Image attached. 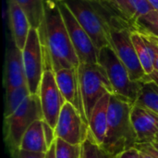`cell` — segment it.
Listing matches in <instances>:
<instances>
[{
  "instance_id": "obj_4",
  "label": "cell",
  "mask_w": 158,
  "mask_h": 158,
  "mask_svg": "<svg viewBox=\"0 0 158 158\" xmlns=\"http://www.w3.org/2000/svg\"><path fill=\"white\" fill-rule=\"evenodd\" d=\"M40 119H44V115L38 94H31L13 114L5 118V139L10 153L19 149L25 131Z\"/></svg>"
},
{
  "instance_id": "obj_29",
  "label": "cell",
  "mask_w": 158,
  "mask_h": 158,
  "mask_svg": "<svg viewBox=\"0 0 158 158\" xmlns=\"http://www.w3.org/2000/svg\"><path fill=\"white\" fill-rule=\"evenodd\" d=\"M139 151L146 152L156 158H158V142L154 141L151 143H137L135 146Z\"/></svg>"
},
{
  "instance_id": "obj_2",
  "label": "cell",
  "mask_w": 158,
  "mask_h": 158,
  "mask_svg": "<svg viewBox=\"0 0 158 158\" xmlns=\"http://www.w3.org/2000/svg\"><path fill=\"white\" fill-rule=\"evenodd\" d=\"M134 103L115 94L111 95L108 122L103 147L118 156L138 143L137 135L131 121V109Z\"/></svg>"
},
{
  "instance_id": "obj_12",
  "label": "cell",
  "mask_w": 158,
  "mask_h": 158,
  "mask_svg": "<svg viewBox=\"0 0 158 158\" xmlns=\"http://www.w3.org/2000/svg\"><path fill=\"white\" fill-rule=\"evenodd\" d=\"M26 84L27 81L22 59V52L17 47L14 41L10 38L6 48L4 68V86L6 93Z\"/></svg>"
},
{
  "instance_id": "obj_36",
  "label": "cell",
  "mask_w": 158,
  "mask_h": 158,
  "mask_svg": "<svg viewBox=\"0 0 158 158\" xmlns=\"http://www.w3.org/2000/svg\"><path fill=\"white\" fill-rule=\"evenodd\" d=\"M90 1H102V2H108V3H110V4H112V5H113L112 0H90Z\"/></svg>"
},
{
  "instance_id": "obj_16",
  "label": "cell",
  "mask_w": 158,
  "mask_h": 158,
  "mask_svg": "<svg viewBox=\"0 0 158 158\" xmlns=\"http://www.w3.org/2000/svg\"><path fill=\"white\" fill-rule=\"evenodd\" d=\"M112 94L104 95L94 106L89 118V134L100 145L106 139L108 122V109Z\"/></svg>"
},
{
  "instance_id": "obj_33",
  "label": "cell",
  "mask_w": 158,
  "mask_h": 158,
  "mask_svg": "<svg viewBox=\"0 0 158 158\" xmlns=\"http://www.w3.org/2000/svg\"><path fill=\"white\" fill-rule=\"evenodd\" d=\"M45 158H56V155H55V143H53V145L48 149Z\"/></svg>"
},
{
  "instance_id": "obj_39",
  "label": "cell",
  "mask_w": 158,
  "mask_h": 158,
  "mask_svg": "<svg viewBox=\"0 0 158 158\" xmlns=\"http://www.w3.org/2000/svg\"><path fill=\"white\" fill-rule=\"evenodd\" d=\"M155 141H157V142H158V135L156 136V140H155Z\"/></svg>"
},
{
  "instance_id": "obj_8",
  "label": "cell",
  "mask_w": 158,
  "mask_h": 158,
  "mask_svg": "<svg viewBox=\"0 0 158 158\" xmlns=\"http://www.w3.org/2000/svg\"><path fill=\"white\" fill-rule=\"evenodd\" d=\"M21 52L27 85L31 94H38L45 70L44 50L38 29L31 28L27 42Z\"/></svg>"
},
{
  "instance_id": "obj_9",
  "label": "cell",
  "mask_w": 158,
  "mask_h": 158,
  "mask_svg": "<svg viewBox=\"0 0 158 158\" xmlns=\"http://www.w3.org/2000/svg\"><path fill=\"white\" fill-rule=\"evenodd\" d=\"M59 8L69 31L72 45L81 64H96L98 62V49L92 39L81 26L69 8L62 2H58Z\"/></svg>"
},
{
  "instance_id": "obj_5",
  "label": "cell",
  "mask_w": 158,
  "mask_h": 158,
  "mask_svg": "<svg viewBox=\"0 0 158 158\" xmlns=\"http://www.w3.org/2000/svg\"><path fill=\"white\" fill-rule=\"evenodd\" d=\"M62 2L69 8L88 33L98 51L104 46L110 45L108 20L94 6L90 0H64Z\"/></svg>"
},
{
  "instance_id": "obj_10",
  "label": "cell",
  "mask_w": 158,
  "mask_h": 158,
  "mask_svg": "<svg viewBox=\"0 0 158 158\" xmlns=\"http://www.w3.org/2000/svg\"><path fill=\"white\" fill-rule=\"evenodd\" d=\"M56 136L71 144L81 145L89 135L88 122L69 103L64 105L56 128Z\"/></svg>"
},
{
  "instance_id": "obj_23",
  "label": "cell",
  "mask_w": 158,
  "mask_h": 158,
  "mask_svg": "<svg viewBox=\"0 0 158 158\" xmlns=\"http://www.w3.org/2000/svg\"><path fill=\"white\" fill-rule=\"evenodd\" d=\"M56 158H81V145L71 144L60 138L55 142Z\"/></svg>"
},
{
  "instance_id": "obj_25",
  "label": "cell",
  "mask_w": 158,
  "mask_h": 158,
  "mask_svg": "<svg viewBox=\"0 0 158 158\" xmlns=\"http://www.w3.org/2000/svg\"><path fill=\"white\" fill-rule=\"evenodd\" d=\"M129 2L133 11V22L139 18L155 10L147 0H129Z\"/></svg>"
},
{
  "instance_id": "obj_19",
  "label": "cell",
  "mask_w": 158,
  "mask_h": 158,
  "mask_svg": "<svg viewBox=\"0 0 158 158\" xmlns=\"http://www.w3.org/2000/svg\"><path fill=\"white\" fill-rule=\"evenodd\" d=\"M142 81V88L135 103L146 106L158 114V86L147 76Z\"/></svg>"
},
{
  "instance_id": "obj_35",
  "label": "cell",
  "mask_w": 158,
  "mask_h": 158,
  "mask_svg": "<svg viewBox=\"0 0 158 158\" xmlns=\"http://www.w3.org/2000/svg\"><path fill=\"white\" fill-rule=\"evenodd\" d=\"M155 10H158V0H147Z\"/></svg>"
},
{
  "instance_id": "obj_7",
  "label": "cell",
  "mask_w": 158,
  "mask_h": 158,
  "mask_svg": "<svg viewBox=\"0 0 158 158\" xmlns=\"http://www.w3.org/2000/svg\"><path fill=\"white\" fill-rule=\"evenodd\" d=\"M131 31L127 27L110 26V45L128 69L131 79L133 81H141L147 75L139 60L132 43Z\"/></svg>"
},
{
  "instance_id": "obj_32",
  "label": "cell",
  "mask_w": 158,
  "mask_h": 158,
  "mask_svg": "<svg viewBox=\"0 0 158 158\" xmlns=\"http://www.w3.org/2000/svg\"><path fill=\"white\" fill-rule=\"evenodd\" d=\"M147 78H148L150 81H154V82L158 86V71L154 70L151 74L147 75Z\"/></svg>"
},
{
  "instance_id": "obj_34",
  "label": "cell",
  "mask_w": 158,
  "mask_h": 158,
  "mask_svg": "<svg viewBox=\"0 0 158 158\" xmlns=\"http://www.w3.org/2000/svg\"><path fill=\"white\" fill-rule=\"evenodd\" d=\"M140 152V157L141 158H156L154 156L146 153V152H143V151H139Z\"/></svg>"
},
{
  "instance_id": "obj_15",
  "label": "cell",
  "mask_w": 158,
  "mask_h": 158,
  "mask_svg": "<svg viewBox=\"0 0 158 158\" xmlns=\"http://www.w3.org/2000/svg\"><path fill=\"white\" fill-rule=\"evenodd\" d=\"M7 17L11 39L22 51L31 28L30 20L16 0H7Z\"/></svg>"
},
{
  "instance_id": "obj_26",
  "label": "cell",
  "mask_w": 158,
  "mask_h": 158,
  "mask_svg": "<svg viewBox=\"0 0 158 158\" xmlns=\"http://www.w3.org/2000/svg\"><path fill=\"white\" fill-rule=\"evenodd\" d=\"M145 43L146 45L149 48V51L151 53L152 56V59H153V65H154V69L156 71H158V44L156 42V40L154 39V37L147 32H141Z\"/></svg>"
},
{
  "instance_id": "obj_17",
  "label": "cell",
  "mask_w": 158,
  "mask_h": 158,
  "mask_svg": "<svg viewBox=\"0 0 158 158\" xmlns=\"http://www.w3.org/2000/svg\"><path fill=\"white\" fill-rule=\"evenodd\" d=\"M19 149L33 153H47L48 147L44 139L43 119L33 122L25 131Z\"/></svg>"
},
{
  "instance_id": "obj_3",
  "label": "cell",
  "mask_w": 158,
  "mask_h": 158,
  "mask_svg": "<svg viewBox=\"0 0 158 158\" xmlns=\"http://www.w3.org/2000/svg\"><path fill=\"white\" fill-rule=\"evenodd\" d=\"M97 63L105 69L114 94L135 104L141 92L142 81H133L131 79L128 69L111 45L104 46L98 51Z\"/></svg>"
},
{
  "instance_id": "obj_11",
  "label": "cell",
  "mask_w": 158,
  "mask_h": 158,
  "mask_svg": "<svg viewBox=\"0 0 158 158\" xmlns=\"http://www.w3.org/2000/svg\"><path fill=\"white\" fill-rule=\"evenodd\" d=\"M38 95L40 97L44 119L55 129L66 100L57 86L53 70H44Z\"/></svg>"
},
{
  "instance_id": "obj_31",
  "label": "cell",
  "mask_w": 158,
  "mask_h": 158,
  "mask_svg": "<svg viewBox=\"0 0 158 158\" xmlns=\"http://www.w3.org/2000/svg\"><path fill=\"white\" fill-rule=\"evenodd\" d=\"M117 158H141L140 157V152L136 147L128 149L124 151L123 153L119 154Z\"/></svg>"
},
{
  "instance_id": "obj_40",
  "label": "cell",
  "mask_w": 158,
  "mask_h": 158,
  "mask_svg": "<svg viewBox=\"0 0 158 158\" xmlns=\"http://www.w3.org/2000/svg\"><path fill=\"white\" fill-rule=\"evenodd\" d=\"M55 1H57V2H60V1H64V0H55Z\"/></svg>"
},
{
  "instance_id": "obj_6",
  "label": "cell",
  "mask_w": 158,
  "mask_h": 158,
  "mask_svg": "<svg viewBox=\"0 0 158 158\" xmlns=\"http://www.w3.org/2000/svg\"><path fill=\"white\" fill-rule=\"evenodd\" d=\"M79 82L83 107L89 122L90 116L97 102L107 94H114L113 87L105 69L98 63L80 64Z\"/></svg>"
},
{
  "instance_id": "obj_37",
  "label": "cell",
  "mask_w": 158,
  "mask_h": 158,
  "mask_svg": "<svg viewBox=\"0 0 158 158\" xmlns=\"http://www.w3.org/2000/svg\"><path fill=\"white\" fill-rule=\"evenodd\" d=\"M147 33H148V32H147ZM150 34H151V33H150ZM151 35H152V36L154 37V39L156 40V42L157 43V44H158V37H157V36H156V35H153V34H151Z\"/></svg>"
},
{
  "instance_id": "obj_27",
  "label": "cell",
  "mask_w": 158,
  "mask_h": 158,
  "mask_svg": "<svg viewBox=\"0 0 158 158\" xmlns=\"http://www.w3.org/2000/svg\"><path fill=\"white\" fill-rule=\"evenodd\" d=\"M115 7L119 10V12L126 17V19L133 20V11L130 5L129 0H112Z\"/></svg>"
},
{
  "instance_id": "obj_21",
  "label": "cell",
  "mask_w": 158,
  "mask_h": 158,
  "mask_svg": "<svg viewBox=\"0 0 158 158\" xmlns=\"http://www.w3.org/2000/svg\"><path fill=\"white\" fill-rule=\"evenodd\" d=\"M30 95H31V92L27 84L6 93L5 118L13 114L19 107V106L25 101V99Z\"/></svg>"
},
{
  "instance_id": "obj_38",
  "label": "cell",
  "mask_w": 158,
  "mask_h": 158,
  "mask_svg": "<svg viewBox=\"0 0 158 158\" xmlns=\"http://www.w3.org/2000/svg\"><path fill=\"white\" fill-rule=\"evenodd\" d=\"M151 34H152V33H151ZM153 35H156V36H157L158 37V32H156V33H154Z\"/></svg>"
},
{
  "instance_id": "obj_30",
  "label": "cell",
  "mask_w": 158,
  "mask_h": 158,
  "mask_svg": "<svg viewBox=\"0 0 158 158\" xmlns=\"http://www.w3.org/2000/svg\"><path fill=\"white\" fill-rule=\"evenodd\" d=\"M12 158H45L46 154L44 153H33L28 152L21 149H18L11 153Z\"/></svg>"
},
{
  "instance_id": "obj_22",
  "label": "cell",
  "mask_w": 158,
  "mask_h": 158,
  "mask_svg": "<svg viewBox=\"0 0 158 158\" xmlns=\"http://www.w3.org/2000/svg\"><path fill=\"white\" fill-rule=\"evenodd\" d=\"M81 158H117V156L98 144L89 134L81 144Z\"/></svg>"
},
{
  "instance_id": "obj_20",
  "label": "cell",
  "mask_w": 158,
  "mask_h": 158,
  "mask_svg": "<svg viewBox=\"0 0 158 158\" xmlns=\"http://www.w3.org/2000/svg\"><path fill=\"white\" fill-rule=\"evenodd\" d=\"M131 40L134 44V47L137 52V56L139 57V60L146 73V75L151 74L155 69H154V65H153V59L151 53L149 51L148 46L146 45V43L140 31L137 30H132L131 31Z\"/></svg>"
},
{
  "instance_id": "obj_1",
  "label": "cell",
  "mask_w": 158,
  "mask_h": 158,
  "mask_svg": "<svg viewBox=\"0 0 158 158\" xmlns=\"http://www.w3.org/2000/svg\"><path fill=\"white\" fill-rule=\"evenodd\" d=\"M38 31L44 50L45 69L56 72L64 69H79L81 63L57 1L44 0V19Z\"/></svg>"
},
{
  "instance_id": "obj_14",
  "label": "cell",
  "mask_w": 158,
  "mask_h": 158,
  "mask_svg": "<svg viewBox=\"0 0 158 158\" xmlns=\"http://www.w3.org/2000/svg\"><path fill=\"white\" fill-rule=\"evenodd\" d=\"M57 86L67 103L71 104L88 122L85 115L81 87L79 82L78 69H64L55 72Z\"/></svg>"
},
{
  "instance_id": "obj_13",
  "label": "cell",
  "mask_w": 158,
  "mask_h": 158,
  "mask_svg": "<svg viewBox=\"0 0 158 158\" xmlns=\"http://www.w3.org/2000/svg\"><path fill=\"white\" fill-rule=\"evenodd\" d=\"M131 121L138 143H151L158 135V114L135 103L131 109Z\"/></svg>"
},
{
  "instance_id": "obj_18",
  "label": "cell",
  "mask_w": 158,
  "mask_h": 158,
  "mask_svg": "<svg viewBox=\"0 0 158 158\" xmlns=\"http://www.w3.org/2000/svg\"><path fill=\"white\" fill-rule=\"evenodd\" d=\"M27 15L31 28L40 29L44 19V0H16Z\"/></svg>"
},
{
  "instance_id": "obj_28",
  "label": "cell",
  "mask_w": 158,
  "mask_h": 158,
  "mask_svg": "<svg viewBox=\"0 0 158 158\" xmlns=\"http://www.w3.org/2000/svg\"><path fill=\"white\" fill-rule=\"evenodd\" d=\"M43 127H44V134L45 143H46V145L49 149L53 145V143L56 142V131L44 119H43Z\"/></svg>"
},
{
  "instance_id": "obj_24",
  "label": "cell",
  "mask_w": 158,
  "mask_h": 158,
  "mask_svg": "<svg viewBox=\"0 0 158 158\" xmlns=\"http://www.w3.org/2000/svg\"><path fill=\"white\" fill-rule=\"evenodd\" d=\"M137 31L140 32H158V10H153L148 14L139 18L135 22Z\"/></svg>"
}]
</instances>
